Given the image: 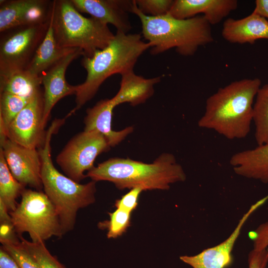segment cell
Listing matches in <instances>:
<instances>
[{
	"label": "cell",
	"mask_w": 268,
	"mask_h": 268,
	"mask_svg": "<svg viewBox=\"0 0 268 268\" xmlns=\"http://www.w3.org/2000/svg\"><path fill=\"white\" fill-rule=\"evenodd\" d=\"M143 191L140 188H134L131 189L120 199L116 201V207L132 212L137 207L139 196Z\"/></svg>",
	"instance_id": "30"
},
{
	"label": "cell",
	"mask_w": 268,
	"mask_h": 268,
	"mask_svg": "<svg viewBox=\"0 0 268 268\" xmlns=\"http://www.w3.org/2000/svg\"><path fill=\"white\" fill-rule=\"evenodd\" d=\"M131 13L140 20L142 34L151 45L150 53L158 55L172 48L184 56L194 55L198 49L213 41L211 25L203 15L179 19L167 14L152 17L142 13L135 0Z\"/></svg>",
	"instance_id": "4"
},
{
	"label": "cell",
	"mask_w": 268,
	"mask_h": 268,
	"mask_svg": "<svg viewBox=\"0 0 268 268\" xmlns=\"http://www.w3.org/2000/svg\"><path fill=\"white\" fill-rule=\"evenodd\" d=\"M236 0H174L168 14L179 19L202 13L211 25L219 23L238 7Z\"/></svg>",
	"instance_id": "16"
},
{
	"label": "cell",
	"mask_w": 268,
	"mask_h": 268,
	"mask_svg": "<svg viewBox=\"0 0 268 268\" xmlns=\"http://www.w3.org/2000/svg\"><path fill=\"white\" fill-rule=\"evenodd\" d=\"M255 137L258 145L268 142V83L261 86L254 103Z\"/></svg>",
	"instance_id": "24"
},
{
	"label": "cell",
	"mask_w": 268,
	"mask_h": 268,
	"mask_svg": "<svg viewBox=\"0 0 268 268\" xmlns=\"http://www.w3.org/2000/svg\"><path fill=\"white\" fill-rule=\"evenodd\" d=\"M131 215V212L117 208L115 211L109 213V220L101 223L100 226L107 228L108 238H116L125 232L130 226Z\"/></svg>",
	"instance_id": "27"
},
{
	"label": "cell",
	"mask_w": 268,
	"mask_h": 268,
	"mask_svg": "<svg viewBox=\"0 0 268 268\" xmlns=\"http://www.w3.org/2000/svg\"><path fill=\"white\" fill-rule=\"evenodd\" d=\"M229 163L237 175L268 184V142L234 153Z\"/></svg>",
	"instance_id": "19"
},
{
	"label": "cell",
	"mask_w": 268,
	"mask_h": 268,
	"mask_svg": "<svg viewBox=\"0 0 268 268\" xmlns=\"http://www.w3.org/2000/svg\"><path fill=\"white\" fill-rule=\"evenodd\" d=\"M121 75L120 89L111 98L115 107L124 103L133 106L144 103L153 95L154 85L161 79V76L145 78L136 75L134 70Z\"/></svg>",
	"instance_id": "20"
},
{
	"label": "cell",
	"mask_w": 268,
	"mask_h": 268,
	"mask_svg": "<svg viewBox=\"0 0 268 268\" xmlns=\"http://www.w3.org/2000/svg\"><path fill=\"white\" fill-rule=\"evenodd\" d=\"M52 14L46 35L25 69L33 75L38 77H41L46 71L57 62L78 49L63 48L58 46L54 34Z\"/></svg>",
	"instance_id": "21"
},
{
	"label": "cell",
	"mask_w": 268,
	"mask_h": 268,
	"mask_svg": "<svg viewBox=\"0 0 268 268\" xmlns=\"http://www.w3.org/2000/svg\"><path fill=\"white\" fill-rule=\"evenodd\" d=\"M42 77L33 75L25 69L0 77V93L31 97L40 88Z\"/></svg>",
	"instance_id": "22"
},
{
	"label": "cell",
	"mask_w": 268,
	"mask_h": 268,
	"mask_svg": "<svg viewBox=\"0 0 268 268\" xmlns=\"http://www.w3.org/2000/svg\"><path fill=\"white\" fill-rule=\"evenodd\" d=\"M138 9L144 14L157 17L167 14L174 0H135Z\"/></svg>",
	"instance_id": "29"
},
{
	"label": "cell",
	"mask_w": 268,
	"mask_h": 268,
	"mask_svg": "<svg viewBox=\"0 0 268 268\" xmlns=\"http://www.w3.org/2000/svg\"><path fill=\"white\" fill-rule=\"evenodd\" d=\"M50 22V19L0 33V77L26 68L45 37Z\"/></svg>",
	"instance_id": "8"
},
{
	"label": "cell",
	"mask_w": 268,
	"mask_h": 268,
	"mask_svg": "<svg viewBox=\"0 0 268 268\" xmlns=\"http://www.w3.org/2000/svg\"><path fill=\"white\" fill-rule=\"evenodd\" d=\"M151 45L142 40L141 35L117 31L114 37L104 49L97 50L90 57L82 56V66L87 72L84 82L78 85L75 107L69 117L90 100L108 77L134 70L139 58Z\"/></svg>",
	"instance_id": "3"
},
{
	"label": "cell",
	"mask_w": 268,
	"mask_h": 268,
	"mask_svg": "<svg viewBox=\"0 0 268 268\" xmlns=\"http://www.w3.org/2000/svg\"><path fill=\"white\" fill-rule=\"evenodd\" d=\"M44 101L41 88L9 125L5 137L23 146L39 149L46 142L47 130L43 120Z\"/></svg>",
	"instance_id": "10"
},
{
	"label": "cell",
	"mask_w": 268,
	"mask_h": 268,
	"mask_svg": "<svg viewBox=\"0 0 268 268\" xmlns=\"http://www.w3.org/2000/svg\"><path fill=\"white\" fill-rule=\"evenodd\" d=\"M92 181H107L120 190L140 188L143 191L166 190L170 185L183 182L186 175L172 153H163L152 163L119 157L111 158L86 174Z\"/></svg>",
	"instance_id": "2"
},
{
	"label": "cell",
	"mask_w": 268,
	"mask_h": 268,
	"mask_svg": "<svg viewBox=\"0 0 268 268\" xmlns=\"http://www.w3.org/2000/svg\"><path fill=\"white\" fill-rule=\"evenodd\" d=\"M0 149L13 177L25 187L37 191L43 188L41 179L42 163L37 149L29 148L7 137H0Z\"/></svg>",
	"instance_id": "11"
},
{
	"label": "cell",
	"mask_w": 268,
	"mask_h": 268,
	"mask_svg": "<svg viewBox=\"0 0 268 268\" xmlns=\"http://www.w3.org/2000/svg\"><path fill=\"white\" fill-rule=\"evenodd\" d=\"M70 0L80 12L89 14L105 24H112L117 31L128 33L132 28L128 13H131L133 0Z\"/></svg>",
	"instance_id": "14"
},
{
	"label": "cell",
	"mask_w": 268,
	"mask_h": 268,
	"mask_svg": "<svg viewBox=\"0 0 268 268\" xmlns=\"http://www.w3.org/2000/svg\"><path fill=\"white\" fill-rule=\"evenodd\" d=\"M32 96L24 97L5 92L0 93V137H5L9 125Z\"/></svg>",
	"instance_id": "25"
},
{
	"label": "cell",
	"mask_w": 268,
	"mask_h": 268,
	"mask_svg": "<svg viewBox=\"0 0 268 268\" xmlns=\"http://www.w3.org/2000/svg\"><path fill=\"white\" fill-rule=\"evenodd\" d=\"M268 262V250H253L249 255V268H266Z\"/></svg>",
	"instance_id": "32"
},
{
	"label": "cell",
	"mask_w": 268,
	"mask_h": 268,
	"mask_svg": "<svg viewBox=\"0 0 268 268\" xmlns=\"http://www.w3.org/2000/svg\"><path fill=\"white\" fill-rule=\"evenodd\" d=\"M0 32L50 20L53 0H2L0 1Z\"/></svg>",
	"instance_id": "12"
},
{
	"label": "cell",
	"mask_w": 268,
	"mask_h": 268,
	"mask_svg": "<svg viewBox=\"0 0 268 268\" xmlns=\"http://www.w3.org/2000/svg\"><path fill=\"white\" fill-rule=\"evenodd\" d=\"M267 199L252 205L239 221L231 235L219 244L206 249L193 256H183L180 259L193 268H225L232 262L231 252L241 230L250 215Z\"/></svg>",
	"instance_id": "15"
},
{
	"label": "cell",
	"mask_w": 268,
	"mask_h": 268,
	"mask_svg": "<svg viewBox=\"0 0 268 268\" xmlns=\"http://www.w3.org/2000/svg\"><path fill=\"white\" fill-rule=\"evenodd\" d=\"M25 189L11 174L0 150V201L9 212L15 209L18 204L16 200Z\"/></svg>",
	"instance_id": "23"
},
{
	"label": "cell",
	"mask_w": 268,
	"mask_h": 268,
	"mask_svg": "<svg viewBox=\"0 0 268 268\" xmlns=\"http://www.w3.org/2000/svg\"><path fill=\"white\" fill-rule=\"evenodd\" d=\"M1 247L15 260L20 268H40L34 259L23 246L17 242H0Z\"/></svg>",
	"instance_id": "28"
},
{
	"label": "cell",
	"mask_w": 268,
	"mask_h": 268,
	"mask_svg": "<svg viewBox=\"0 0 268 268\" xmlns=\"http://www.w3.org/2000/svg\"><path fill=\"white\" fill-rule=\"evenodd\" d=\"M52 137L48 134L44 145L38 149L41 179L44 193L54 205L65 234L74 228L78 210L95 202L96 182L81 184L60 172L52 160Z\"/></svg>",
	"instance_id": "5"
},
{
	"label": "cell",
	"mask_w": 268,
	"mask_h": 268,
	"mask_svg": "<svg viewBox=\"0 0 268 268\" xmlns=\"http://www.w3.org/2000/svg\"><path fill=\"white\" fill-rule=\"evenodd\" d=\"M15 209L10 212L17 235L29 234L31 241H43L64 234L57 212L47 196L41 191L25 189Z\"/></svg>",
	"instance_id": "7"
},
{
	"label": "cell",
	"mask_w": 268,
	"mask_h": 268,
	"mask_svg": "<svg viewBox=\"0 0 268 268\" xmlns=\"http://www.w3.org/2000/svg\"><path fill=\"white\" fill-rule=\"evenodd\" d=\"M54 34L63 48H79L91 57L105 48L114 37L105 24L92 17L83 16L70 0H54L52 14Z\"/></svg>",
	"instance_id": "6"
},
{
	"label": "cell",
	"mask_w": 268,
	"mask_h": 268,
	"mask_svg": "<svg viewBox=\"0 0 268 268\" xmlns=\"http://www.w3.org/2000/svg\"><path fill=\"white\" fill-rule=\"evenodd\" d=\"M221 35L231 43L254 44L259 39H268V20L253 12L241 19L229 18L223 24Z\"/></svg>",
	"instance_id": "17"
},
{
	"label": "cell",
	"mask_w": 268,
	"mask_h": 268,
	"mask_svg": "<svg viewBox=\"0 0 268 268\" xmlns=\"http://www.w3.org/2000/svg\"><path fill=\"white\" fill-rule=\"evenodd\" d=\"M84 52L76 49L57 62L41 76L44 86V101L43 120L46 126L52 109L61 99L76 94L77 85L68 84L66 79V71L70 64Z\"/></svg>",
	"instance_id": "13"
},
{
	"label": "cell",
	"mask_w": 268,
	"mask_h": 268,
	"mask_svg": "<svg viewBox=\"0 0 268 268\" xmlns=\"http://www.w3.org/2000/svg\"><path fill=\"white\" fill-rule=\"evenodd\" d=\"M261 86L259 78L232 81L208 97L198 122L228 139L246 137L253 122L254 103Z\"/></svg>",
	"instance_id": "1"
},
{
	"label": "cell",
	"mask_w": 268,
	"mask_h": 268,
	"mask_svg": "<svg viewBox=\"0 0 268 268\" xmlns=\"http://www.w3.org/2000/svg\"><path fill=\"white\" fill-rule=\"evenodd\" d=\"M253 13L268 20V0H256Z\"/></svg>",
	"instance_id": "34"
},
{
	"label": "cell",
	"mask_w": 268,
	"mask_h": 268,
	"mask_svg": "<svg viewBox=\"0 0 268 268\" xmlns=\"http://www.w3.org/2000/svg\"><path fill=\"white\" fill-rule=\"evenodd\" d=\"M21 243L34 259L40 268H67L47 249L44 242H33L22 237Z\"/></svg>",
	"instance_id": "26"
},
{
	"label": "cell",
	"mask_w": 268,
	"mask_h": 268,
	"mask_svg": "<svg viewBox=\"0 0 268 268\" xmlns=\"http://www.w3.org/2000/svg\"><path fill=\"white\" fill-rule=\"evenodd\" d=\"M115 107L111 99L101 100L87 109L84 120V131H97L106 138L111 147L119 144L134 131L132 126L119 131L112 130V118Z\"/></svg>",
	"instance_id": "18"
},
{
	"label": "cell",
	"mask_w": 268,
	"mask_h": 268,
	"mask_svg": "<svg viewBox=\"0 0 268 268\" xmlns=\"http://www.w3.org/2000/svg\"><path fill=\"white\" fill-rule=\"evenodd\" d=\"M0 268H20L12 257L1 246L0 248Z\"/></svg>",
	"instance_id": "33"
},
{
	"label": "cell",
	"mask_w": 268,
	"mask_h": 268,
	"mask_svg": "<svg viewBox=\"0 0 268 268\" xmlns=\"http://www.w3.org/2000/svg\"><path fill=\"white\" fill-rule=\"evenodd\" d=\"M111 148L107 140L96 131L76 134L56 157V162L69 178L79 183L86 178L85 171L93 168L96 157Z\"/></svg>",
	"instance_id": "9"
},
{
	"label": "cell",
	"mask_w": 268,
	"mask_h": 268,
	"mask_svg": "<svg viewBox=\"0 0 268 268\" xmlns=\"http://www.w3.org/2000/svg\"><path fill=\"white\" fill-rule=\"evenodd\" d=\"M249 237L253 242L254 250L260 251L267 249L268 246V221L250 232Z\"/></svg>",
	"instance_id": "31"
}]
</instances>
